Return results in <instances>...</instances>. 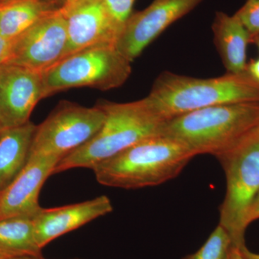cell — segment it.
Here are the masks:
<instances>
[{"instance_id": "cell-32", "label": "cell", "mask_w": 259, "mask_h": 259, "mask_svg": "<svg viewBox=\"0 0 259 259\" xmlns=\"http://www.w3.org/2000/svg\"><path fill=\"white\" fill-rule=\"evenodd\" d=\"M257 45H258V47L259 49V38L257 39Z\"/></svg>"}, {"instance_id": "cell-22", "label": "cell", "mask_w": 259, "mask_h": 259, "mask_svg": "<svg viewBox=\"0 0 259 259\" xmlns=\"http://www.w3.org/2000/svg\"><path fill=\"white\" fill-rule=\"evenodd\" d=\"M10 50V40H7L0 34V66H3L8 59Z\"/></svg>"}, {"instance_id": "cell-24", "label": "cell", "mask_w": 259, "mask_h": 259, "mask_svg": "<svg viewBox=\"0 0 259 259\" xmlns=\"http://www.w3.org/2000/svg\"><path fill=\"white\" fill-rule=\"evenodd\" d=\"M240 249H241V254L244 259H259V253L252 252L245 245Z\"/></svg>"}, {"instance_id": "cell-29", "label": "cell", "mask_w": 259, "mask_h": 259, "mask_svg": "<svg viewBox=\"0 0 259 259\" xmlns=\"http://www.w3.org/2000/svg\"><path fill=\"white\" fill-rule=\"evenodd\" d=\"M15 1V0H0V5L10 3V2Z\"/></svg>"}, {"instance_id": "cell-6", "label": "cell", "mask_w": 259, "mask_h": 259, "mask_svg": "<svg viewBox=\"0 0 259 259\" xmlns=\"http://www.w3.org/2000/svg\"><path fill=\"white\" fill-rule=\"evenodd\" d=\"M132 71L131 62L115 44H100L66 56L42 72V99L71 88L107 91L122 86Z\"/></svg>"}, {"instance_id": "cell-33", "label": "cell", "mask_w": 259, "mask_h": 259, "mask_svg": "<svg viewBox=\"0 0 259 259\" xmlns=\"http://www.w3.org/2000/svg\"><path fill=\"white\" fill-rule=\"evenodd\" d=\"M248 1H252V0H248Z\"/></svg>"}, {"instance_id": "cell-2", "label": "cell", "mask_w": 259, "mask_h": 259, "mask_svg": "<svg viewBox=\"0 0 259 259\" xmlns=\"http://www.w3.org/2000/svg\"><path fill=\"white\" fill-rule=\"evenodd\" d=\"M194 157L176 140L159 135L140 141L91 169L100 185L136 190L176 178Z\"/></svg>"}, {"instance_id": "cell-27", "label": "cell", "mask_w": 259, "mask_h": 259, "mask_svg": "<svg viewBox=\"0 0 259 259\" xmlns=\"http://www.w3.org/2000/svg\"><path fill=\"white\" fill-rule=\"evenodd\" d=\"M13 258H15V257L12 256V255L0 250V259H11Z\"/></svg>"}, {"instance_id": "cell-30", "label": "cell", "mask_w": 259, "mask_h": 259, "mask_svg": "<svg viewBox=\"0 0 259 259\" xmlns=\"http://www.w3.org/2000/svg\"><path fill=\"white\" fill-rule=\"evenodd\" d=\"M47 1L50 2V3H54V4L56 5V0H47Z\"/></svg>"}, {"instance_id": "cell-5", "label": "cell", "mask_w": 259, "mask_h": 259, "mask_svg": "<svg viewBox=\"0 0 259 259\" xmlns=\"http://www.w3.org/2000/svg\"><path fill=\"white\" fill-rule=\"evenodd\" d=\"M226 177V192L220 206V222L233 246L245 244V218L259 192V125L217 158Z\"/></svg>"}, {"instance_id": "cell-16", "label": "cell", "mask_w": 259, "mask_h": 259, "mask_svg": "<svg viewBox=\"0 0 259 259\" xmlns=\"http://www.w3.org/2000/svg\"><path fill=\"white\" fill-rule=\"evenodd\" d=\"M59 9L47 0H15L0 5V34L11 40L40 19Z\"/></svg>"}, {"instance_id": "cell-15", "label": "cell", "mask_w": 259, "mask_h": 259, "mask_svg": "<svg viewBox=\"0 0 259 259\" xmlns=\"http://www.w3.org/2000/svg\"><path fill=\"white\" fill-rule=\"evenodd\" d=\"M36 127L29 121L23 125L3 129L0 136V193L26 164Z\"/></svg>"}, {"instance_id": "cell-14", "label": "cell", "mask_w": 259, "mask_h": 259, "mask_svg": "<svg viewBox=\"0 0 259 259\" xmlns=\"http://www.w3.org/2000/svg\"><path fill=\"white\" fill-rule=\"evenodd\" d=\"M214 42L228 74L246 71L247 49L251 36L236 15L218 12L212 24Z\"/></svg>"}, {"instance_id": "cell-26", "label": "cell", "mask_w": 259, "mask_h": 259, "mask_svg": "<svg viewBox=\"0 0 259 259\" xmlns=\"http://www.w3.org/2000/svg\"><path fill=\"white\" fill-rule=\"evenodd\" d=\"M80 0H56V5L59 8L74 4Z\"/></svg>"}, {"instance_id": "cell-4", "label": "cell", "mask_w": 259, "mask_h": 259, "mask_svg": "<svg viewBox=\"0 0 259 259\" xmlns=\"http://www.w3.org/2000/svg\"><path fill=\"white\" fill-rule=\"evenodd\" d=\"M105 120L95 136L67 156L54 168L59 174L71 168H92L148 138L161 135L165 120L158 117L146 100L127 102H102Z\"/></svg>"}, {"instance_id": "cell-3", "label": "cell", "mask_w": 259, "mask_h": 259, "mask_svg": "<svg viewBox=\"0 0 259 259\" xmlns=\"http://www.w3.org/2000/svg\"><path fill=\"white\" fill-rule=\"evenodd\" d=\"M259 125V102L205 107L165 120L161 135L176 140L194 156L218 158Z\"/></svg>"}, {"instance_id": "cell-7", "label": "cell", "mask_w": 259, "mask_h": 259, "mask_svg": "<svg viewBox=\"0 0 259 259\" xmlns=\"http://www.w3.org/2000/svg\"><path fill=\"white\" fill-rule=\"evenodd\" d=\"M105 120V112L100 103L86 107L62 102L37 125L28 157L61 160L93 139Z\"/></svg>"}, {"instance_id": "cell-13", "label": "cell", "mask_w": 259, "mask_h": 259, "mask_svg": "<svg viewBox=\"0 0 259 259\" xmlns=\"http://www.w3.org/2000/svg\"><path fill=\"white\" fill-rule=\"evenodd\" d=\"M112 210L111 201L105 195L62 207L42 208L33 218L37 244L42 249L56 238Z\"/></svg>"}, {"instance_id": "cell-18", "label": "cell", "mask_w": 259, "mask_h": 259, "mask_svg": "<svg viewBox=\"0 0 259 259\" xmlns=\"http://www.w3.org/2000/svg\"><path fill=\"white\" fill-rule=\"evenodd\" d=\"M233 243L226 230L218 224L197 251L181 259H228Z\"/></svg>"}, {"instance_id": "cell-28", "label": "cell", "mask_w": 259, "mask_h": 259, "mask_svg": "<svg viewBox=\"0 0 259 259\" xmlns=\"http://www.w3.org/2000/svg\"><path fill=\"white\" fill-rule=\"evenodd\" d=\"M11 259H44L42 257H40V258H36V257H16V258H13Z\"/></svg>"}, {"instance_id": "cell-10", "label": "cell", "mask_w": 259, "mask_h": 259, "mask_svg": "<svg viewBox=\"0 0 259 259\" xmlns=\"http://www.w3.org/2000/svg\"><path fill=\"white\" fill-rule=\"evenodd\" d=\"M60 9L68 37L64 58L93 46L115 45L123 28L109 14L103 0H80Z\"/></svg>"}, {"instance_id": "cell-20", "label": "cell", "mask_w": 259, "mask_h": 259, "mask_svg": "<svg viewBox=\"0 0 259 259\" xmlns=\"http://www.w3.org/2000/svg\"><path fill=\"white\" fill-rule=\"evenodd\" d=\"M134 2L135 0H103L109 14L122 27L131 15Z\"/></svg>"}, {"instance_id": "cell-17", "label": "cell", "mask_w": 259, "mask_h": 259, "mask_svg": "<svg viewBox=\"0 0 259 259\" xmlns=\"http://www.w3.org/2000/svg\"><path fill=\"white\" fill-rule=\"evenodd\" d=\"M0 250L15 257H42L37 244L33 218L15 217L0 220Z\"/></svg>"}, {"instance_id": "cell-12", "label": "cell", "mask_w": 259, "mask_h": 259, "mask_svg": "<svg viewBox=\"0 0 259 259\" xmlns=\"http://www.w3.org/2000/svg\"><path fill=\"white\" fill-rule=\"evenodd\" d=\"M57 158L29 156L16 178L0 193V220L33 218L42 209L39 194L44 182L54 173Z\"/></svg>"}, {"instance_id": "cell-25", "label": "cell", "mask_w": 259, "mask_h": 259, "mask_svg": "<svg viewBox=\"0 0 259 259\" xmlns=\"http://www.w3.org/2000/svg\"><path fill=\"white\" fill-rule=\"evenodd\" d=\"M228 259H244L241 254V249L237 247L232 246Z\"/></svg>"}, {"instance_id": "cell-9", "label": "cell", "mask_w": 259, "mask_h": 259, "mask_svg": "<svg viewBox=\"0 0 259 259\" xmlns=\"http://www.w3.org/2000/svg\"><path fill=\"white\" fill-rule=\"evenodd\" d=\"M202 0H153L148 8L131 14L116 48L133 62L169 25L188 14Z\"/></svg>"}, {"instance_id": "cell-8", "label": "cell", "mask_w": 259, "mask_h": 259, "mask_svg": "<svg viewBox=\"0 0 259 259\" xmlns=\"http://www.w3.org/2000/svg\"><path fill=\"white\" fill-rule=\"evenodd\" d=\"M67 42L66 20L59 8L10 40L4 65L44 72L64 57Z\"/></svg>"}, {"instance_id": "cell-19", "label": "cell", "mask_w": 259, "mask_h": 259, "mask_svg": "<svg viewBox=\"0 0 259 259\" xmlns=\"http://www.w3.org/2000/svg\"><path fill=\"white\" fill-rule=\"evenodd\" d=\"M235 15L249 32L252 40L259 38V0H247Z\"/></svg>"}, {"instance_id": "cell-11", "label": "cell", "mask_w": 259, "mask_h": 259, "mask_svg": "<svg viewBox=\"0 0 259 259\" xmlns=\"http://www.w3.org/2000/svg\"><path fill=\"white\" fill-rule=\"evenodd\" d=\"M41 99V72L15 65L0 66V126L3 128L28 122Z\"/></svg>"}, {"instance_id": "cell-23", "label": "cell", "mask_w": 259, "mask_h": 259, "mask_svg": "<svg viewBox=\"0 0 259 259\" xmlns=\"http://www.w3.org/2000/svg\"><path fill=\"white\" fill-rule=\"evenodd\" d=\"M246 71L252 79L259 83V59L252 61L248 64Z\"/></svg>"}, {"instance_id": "cell-31", "label": "cell", "mask_w": 259, "mask_h": 259, "mask_svg": "<svg viewBox=\"0 0 259 259\" xmlns=\"http://www.w3.org/2000/svg\"><path fill=\"white\" fill-rule=\"evenodd\" d=\"M3 129L4 128H3V127H2L1 126H0V136H1L2 132H3Z\"/></svg>"}, {"instance_id": "cell-1", "label": "cell", "mask_w": 259, "mask_h": 259, "mask_svg": "<svg viewBox=\"0 0 259 259\" xmlns=\"http://www.w3.org/2000/svg\"><path fill=\"white\" fill-rule=\"evenodd\" d=\"M145 100L158 117L167 120L205 107L259 102V83L247 71L209 79L164 71Z\"/></svg>"}, {"instance_id": "cell-21", "label": "cell", "mask_w": 259, "mask_h": 259, "mask_svg": "<svg viewBox=\"0 0 259 259\" xmlns=\"http://www.w3.org/2000/svg\"><path fill=\"white\" fill-rule=\"evenodd\" d=\"M259 219V192L250 203L245 218V226L246 228L250 223Z\"/></svg>"}]
</instances>
